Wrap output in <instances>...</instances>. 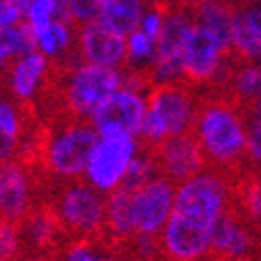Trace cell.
Listing matches in <instances>:
<instances>
[{
  "mask_svg": "<svg viewBox=\"0 0 261 261\" xmlns=\"http://www.w3.org/2000/svg\"><path fill=\"white\" fill-rule=\"evenodd\" d=\"M98 15H100V0H71L63 19H67L75 28H82L86 23L98 21Z\"/></svg>",
  "mask_w": 261,
  "mask_h": 261,
  "instance_id": "obj_28",
  "label": "cell"
},
{
  "mask_svg": "<svg viewBox=\"0 0 261 261\" xmlns=\"http://www.w3.org/2000/svg\"><path fill=\"white\" fill-rule=\"evenodd\" d=\"M125 44H127V59H125L127 71L148 75L157 59V40L146 36L140 30H134L132 34L125 36Z\"/></svg>",
  "mask_w": 261,
  "mask_h": 261,
  "instance_id": "obj_25",
  "label": "cell"
},
{
  "mask_svg": "<svg viewBox=\"0 0 261 261\" xmlns=\"http://www.w3.org/2000/svg\"><path fill=\"white\" fill-rule=\"evenodd\" d=\"M230 55L238 61L261 63V5L236 7Z\"/></svg>",
  "mask_w": 261,
  "mask_h": 261,
  "instance_id": "obj_17",
  "label": "cell"
},
{
  "mask_svg": "<svg viewBox=\"0 0 261 261\" xmlns=\"http://www.w3.org/2000/svg\"><path fill=\"white\" fill-rule=\"evenodd\" d=\"M61 261H123L115 245L107 236L69 241L61 253Z\"/></svg>",
  "mask_w": 261,
  "mask_h": 261,
  "instance_id": "obj_24",
  "label": "cell"
},
{
  "mask_svg": "<svg viewBox=\"0 0 261 261\" xmlns=\"http://www.w3.org/2000/svg\"><path fill=\"white\" fill-rule=\"evenodd\" d=\"M0 255L11 261H19L23 255V236L19 222L0 220Z\"/></svg>",
  "mask_w": 261,
  "mask_h": 261,
  "instance_id": "obj_27",
  "label": "cell"
},
{
  "mask_svg": "<svg viewBox=\"0 0 261 261\" xmlns=\"http://www.w3.org/2000/svg\"><path fill=\"white\" fill-rule=\"evenodd\" d=\"M96 127L90 119L73 115H59L44 132L40 148V165L55 182H69L84 178L90 153L98 140Z\"/></svg>",
  "mask_w": 261,
  "mask_h": 261,
  "instance_id": "obj_3",
  "label": "cell"
},
{
  "mask_svg": "<svg viewBox=\"0 0 261 261\" xmlns=\"http://www.w3.org/2000/svg\"><path fill=\"white\" fill-rule=\"evenodd\" d=\"M19 226H21V236H23V255L21 257L38 259L40 255H48L57 249L59 241L65 236L48 203L36 205L23 217V222H19Z\"/></svg>",
  "mask_w": 261,
  "mask_h": 261,
  "instance_id": "obj_16",
  "label": "cell"
},
{
  "mask_svg": "<svg viewBox=\"0 0 261 261\" xmlns=\"http://www.w3.org/2000/svg\"><path fill=\"white\" fill-rule=\"evenodd\" d=\"M36 207V173L32 163L13 159L0 165V220L23 222Z\"/></svg>",
  "mask_w": 261,
  "mask_h": 261,
  "instance_id": "obj_11",
  "label": "cell"
},
{
  "mask_svg": "<svg viewBox=\"0 0 261 261\" xmlns=\"http://www.w3.org/2000/svg\"><path fill=\"white\" fill-rule=\"evenodd\" d=\"M148 9V0H100L98 21L121 36L138 30L140 19Z\"/></svg>",
  "mask_w": 261,
  "mask_h": 261,
  "instance_id": "obj_20",
  "label": "cell"
},
{
  "mask_svg": "<svg viewBox=\"0 0 261 261\" xmlns=\"http://www.w3.org/2000/svg\"><path fill=\"white\" fill-rule=\"evenodd\" d=\"M249 115L253 117V119H257V121H261V96L249 107Z\"/></svg>",
  "mask_w": 261,
  "mask_h": 261,
  "instance_id": "obj_34",
  "label": "cell"
},
{
  "mask_svg": "<svg viewBox=\"0 0 261 261\" xmlns=\"http://www.w3.org/2000/svg\"><path fill=\"white\" fill-rule=\"evenodd\" d=\"M238 176L205 167L176 186V201L159 236L165 261H207L215 226L234 207Z\"/></svg>",
  "mask_w": 261,
  "mask_h": 261,
  "instance_id": "obj_1",
  "label": "cell"
},
{
  "mask_svg": "<svg viewBox=\"0 0 261 261\" xmlns=\"http://www.w3.org/2000/svg\"><path fill=\"white\" fill-rule=\"evenodd\" d=\"M201 100L197 88L186 82L153 84L146 94V117L140 132L142 144L155 148L171 136L192 132Z\"/></svg>",
  "mask_w": 261,
  "mask_h": 261,
  "instance_id": "obj_4",
  "label": "cell"
},
{
  "mask_svg": "<svg viewBox=\"0 0 261 261\" xmlns=\"http://www.w3.org/2000/svg\"><path fill=\"white\" fill-rule=\"evenodd\" d=\"M230 3L234 5V7H253V5H261V0H230Z\"/></svg>",
  "mask_w": 261,
  "mask_h": 261,
  "instance_id": "obj_35",
  "label": "cell"
},
{
  "mask_svg": "<svg viewBox=\"0 0 261 261\" xmlns=\"http://www.w3.org/2000/svg\"><path fill=\"white\" fill-rule=\"evenodd\" d=\"M32 5H34V7H40V9H44V11H48V13L55 15V17H59L57 0H32Z\"/></svg>",
  "mask_w": 261,
  "mask_h": 261,
  "instance_id": "obj_33",
  "label": "cell"
},
{
  "mask_svg": "<svg viewBox=\"0 0 261 261\" xmlns=\"http://www.w3.org/2000/svg\"><path fill=\"white\" fill-rule=\"evenodd\" d=\"M142 150L138 136H100L90 153L84 180L102 194H111L123 186L125 173Z\"/></svg>",
  "mask_w": 261,
  "mask_h": 261,
  "instance_id": "obj_8",
  "label": "cell"
},
{
  "mask_svg": "<svg viewBox=\"0 0 261 261\" xmlns=\"http://www.w3.org/2000/svg\"><path fill=\"white\" fill-rule=\"evenodd\" d=\"M0 261H11V259H7V257H3V255H0Z\"/></svg>",
  "mask_w": 261,
  "mask_h": 261,
  "instance_id": "obj_38",
  "label": "cell"
},
{
  "mask_svg": "<svg viewBox=\"0 0 261 261\" xmlns=\"http://www.w3.org/2000/svg\"><path fill=\"white\" fill-rule=\"evenodd\" d=\"M165 3H169V5H173V7H182V9H190V11H194L197 7L209 3V0H165Z\"/></svg>",
  "mask_w": 261,
  "mask_h": 261,
  "instance_id": "obj_32",
  "label": "cell"
},
{
  "mask_svg": "<svg viewBox=\"0 0 261 261\" xmlns=\"http://www.w3.org/2000/svg\"><path fill=\"white\" fill-rule=\"evenodd\" d=\"M247 163L251 169L261 165V121L249 119V140H247Z\"/></svg>",
  "mask_w": 261,
  "mask_h": 261,
  "instance_id": "obj_29",
  "label": "cell"
},
{
  "mask_svg": "<svg viewBox=\"0 0 261 261\" xmlns=\"http://www.w3.org/2000/svg\"><path fill=\"white\" fill-rule=\"evenodd\" d=\"M71 0H57V9H59V17L63 19L65 13H67V7H69Z\"/></svg>",
  "mask_w": 261,
  "mask_h": 261,
  "instance_id": "obj_36",
  "label": "cell"
},
{
  "mask_svg": "<svg viewBox=\"0 0 261 261\" xmlns=\"http://www.w3.org/2000/svg\"><path fill=\"white\" fill-rule=\"evenodd\" d=\"M127 71L121 67H105L94 63H67L59 73L61 115L90 119L94 109L125 84Z\"/></svg>",
  "mask_w": 261,
  "mask_h": 261,
  "instance_id": "obj_5",
  "label": "cell"
},
{
  "mask_svg": "<svg viewBox=\"0 0 261 261\" xmlns=\"http://www.w3.org/2000/svg\"><path fill=\"white\" fill-rule=\"evenodd\" d=\"M192 28H194V13L190 9L173 7V5L167 7L165 25L161 36L157 38V59L148 71L150 86L184 82L182 57Z\"/></svg>",
  "mask_w": 261,
  "mask_h": 261,
  "instance_id": "obj_9",
  "label": "cell"
},
{
  "mask_svg": "<svg viewBox=\"0 0 261 261\" xmlns=\"http://www.w3.org/2000/svg\"><path fill=\"white\" fill-rule=\"evenodd\" d=\"M48 205L67 241L105 236L107 194L90 186L84 178L57 182Z\"/></svg>",
  "mask_w": 261,
  "mask_h": 261,
  "instance_id": "obj_6",
  "label": "cell"
},
{
  "mask_svg": "<svg viewBox=\"0 0 261 261\" xmlns=\"http://www.w3.org/2000/svg\"><path fill=\"white\" fill-rule=\"evenodd\" d=\"M222 94H228L230 98L249 109L261 96V63L234 59L230 80Z\"/></svg>",
  "mask_w": 261,
  "mask_h": 261,
  "instance_id": "obj_21",
  "label": "cell"
},
{
  "mask_svg": "<svg viewBox=\"0 0 261 261\" xmlns=\"http://www.w3.org/2000/svg\"><path fill=\"white\" fill-rule=\"evenodd\" d=\"M13 61H15V55H13V48L9 44L7 32L0 30V75H5V71L9 69V65Z\"/></svg>",
  "mask_w": 261,
  "mask_h": 261,
  "instance_id": "obj_31",
  "label": "cell"
},
{
  "mask_svg": "<svg viewBox=\"0 0 261 261\" xmlns=\"http://www.w3.org/2000/svg\"><path fill=\"white\" fill-rule=\"evenodd\" d=\"M249 109L228 94L213 92L201 100L192 134L197 136L209 167L241 176L249 167Z\"/></svg>",
  "mask_w": 261,
  "mask_h": 261,
  "instance_id": "obj_2",
  "label": "cell"
},
{
  "mask_svg": "<svg viewBox=\"0 0 261 261\" xmlns=\"http://www.w3.org/2000/svg\"><path fill=\"white\" fill-rule=\"evenodd\" d=\"M105 236L113 245H123L136 236L134 213H132V190L117 188L107 194V215H105Z\"/></svg>",
  "mask_w": 261,
  "mask_h": 261,
  "instance_id": "obj_18",
  "label": "cell"
},
{
  "mask_svg": "<svg viewBox=\"0 0 261 261\" xmlns=\"http://www.w3.org/2000/svg\"><path fill=\"white\" fill-rule=\"evenodd\" d=\"M150 80L144 73L127 71L125 84L107 96L90 115L98 136H138L146 117V94Z\"/></svg>",
  "mask_w": 261,
  "mask_h": 261,
  "instance_id": "obj_7",
  "label": "cell"
},
{
  "mask_svg": "<svg viewBox=\"0 0 261 261\" xmlns=\"http://www.w3.org/2000/svg\"><path fill=\"white\" fill-rule=\"evenodd\" d=\"M255 171H257V176H259V178H261V165H259V167H257V169H255Z\"/></svg>",
  "mask_w": 261,
  "mask_h": 261,
  "instance_id": "obj_37",
  "label": "cell"
},
{
  "mask_svg": "<svg viewBox=\"0 0 261 261\" xmlns=\"http://www.w3.org/2000/svg\"><path fill=\"white\" fill-rule=\"evenodd\" d=\"M176 186L163 173H157L138 188H132V213L136 236L159 238L176 201Z\"/></svg>",
  "mask_w": 261,
  "mask_h": 261,
  "instance_id": "obj_10",
  "label": "cell"
},
{
  "mask_svg": "<svg viewBox=\"0 0 261 261\" xmlns=\"http://www.w3.org/2000/svg\"><path fill=\"white\" fill-rule=\"evenodd\" d=\"M75 55L80 61L105 65V67H123L127 59L125 36L109 30L100 21H92L77 28Z\"/></svg>",
  "mask_w": 261,
  "mask_h": 261,
  "instance_id": "obj_14",
  "label": "cell"
},
{
  "mask_svg": "<svg viewBox=\"0 0 261 261\" xmlns=\"http://www.w3.org/2000/svg\"><path fill=\"white\" fill-rule=\"evenodd\" d=\"M194 21L215 36L226 53H232V30L236 19V7L230 0H209L192 11Z\"/></svg>",
  "mask_w": 261,
  "mask_h": 261,
  "instance_id": "obj_19",
  "label": "cell"
},
{
  "mask_svg": "<svg viewBox=\"0 0 261 261\" xmlns=\"http://www.w3.org/2000/svg\"><path fill=\"white\" fill-rule=\"evenodd\" d=\"M25 23V11L15 0H0V30Z\"/></svg>",
  "mask_w": 261,
  "mask_h": 261,
  "instance_id": "obj_30",
  "label": "cell"
},
{
  "mask_svg": "<svg viewBox=\"0 0 261 261\" xmlns=\"http://www.w3.org/2000/svg\"><path fill=\"white\" fill-rule=\"evenodd\" d=\"M53 61L38 48L17 57L5 71V86L9 94L21 105H34L48 90L53 80Z\"/></svg>",
  "mask_w": 261,
  "mask_h": 261,
  "instance_id": "obj_12",
  "label": "cell"
},
{
  "mask_svg": "<svg viewBox=\"0 0 261 261\" xmlns=\"http://www.w3.org/2000/svg\"><path fill=\"white\" fill-rule=\"evenodd\" d=\"M257 230L232 207L215 226L211 253L207 261H245L257 247Z\"/></svg>",
  "mask_w": 261,
  "mask_h": 261,
  "instance_id": "obj_15",
  "label": "cell"
},
{
  "mask_svg": "<svg viewBox=\"0 0 261 261\" xmlns=\"http://www.w3.org/2000/svg\"><path fill=\"white\" fill-rule=\"evenodd\" d=\"M234 207L261 236V178L255 169H247L238 176Z\"/></svg>",
  "mask_w": 261,
  "mask_h": 261,
  "instance_id": "obj_22",
  "label": "cell"
},
{
  "mask_svg": "<svg viewBox=\"0 0 261 261\" xmlns=\"http://www.w3.org/2000/svg\"><path fill=\"white\" fill-rule=\"evenodd\" d=\"M75 34L77 28L73 23H69L67 19L57 17L50 23V28L36 38V48L42 55H46L53 63H57L67 57L71 48H75Z\"/></svg>",
  "mask_w": 261,
  "mask_h": 261,
  "instance_id": "obj_23",
  "label": "cell"
},
{
  "mask_svg": "<svg viewBox=\"0 0 261 261\" xmlns=\"http://www.w3.org/2000/svg\"><path fill=\"white\" fill-rule=\"evenodd\" d=\"M153 155L157 159L159 173H163L173 184H180L209 167L203 148L192 132L163 140L159 146L153 148Z\"/></svg>",
  "mask_w": 261,
  "mask_h": 261,
  "instance_id": "obj_13",
  "label": "cell"
},
{
  "mask_svg": "<svg viewBox=\"0 0 261 261\" xmlns=\"http://www.w3.org/2000/svg\"><path fill=\"white\" fill-rule=\"evenodd\" d=\"M157 173H159V167H157V159L153 155V148L142 144V150L136 155V159L132 161V165H129V169L125 173L121 188H129V190L138 188L144 182H148L150 178H155Z\"/></svg>",
  "mask_w": 261,
  "mask_h": 261,
  "instance_id": "obj_26",
  "label": "cell"
}]
</instances>
